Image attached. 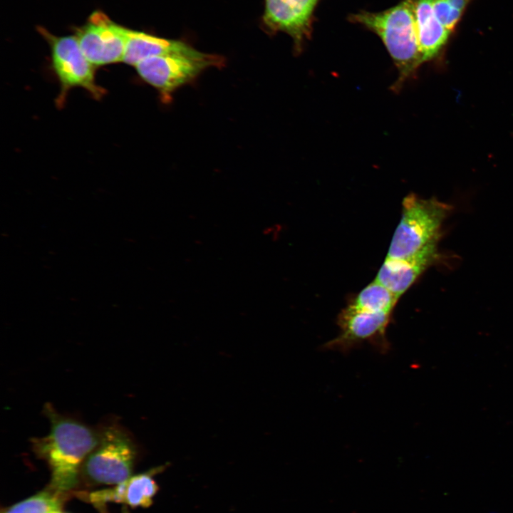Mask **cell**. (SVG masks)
<instances>
[{
  "mask_svg": "<svg viewBox=\"0 0 513 513\" xmlns=\"http://www.w3.org/2000/svg\"><path fill=\"white\" fill-rule=\"evenodd\" d=\"M43 412L51 423L50 432L44 437L32 438V449L51 470V489L67 491L77 484L84 461L97 445L99 428L63 415L49 403L44 405Z\"/></svg>",
  "mask_w": 513,
  "mask_h": 513,
  "instance_id": "obj_1",
  "label": "cell"
},
{
  "mask_svg": "<svg viewBox=\"0 0 513 513\" xmlns=\"http://www.w3.org/2000/svg\"><path fill=\"white\" fill-rule=\"evenodd\" d=\"M380 37L398 71L393 90L399 91L423 63L410 0L379 12L361 11L349 16Z\"/></svg>",
  "mask_w": 513,
  "mask_h": 513,
  "instance_id": "obj_2",
  "label": "cell"
},
{
  "mask_svg": "<svg viewBox=\"0 0 513 513\" xmlns=\"http://www.w3.org/2000/svg\"><path fill=\"white\" fill-rule=\"evenodd\" d=\"M450 206L435 198L407 195L402 203L400 221L394 232L387 257L406 259L438 241L440 229Z\"/></svg>",
  "mask_w": 513,
  "mask_h": 513,
  "instance_id": "obj_3",
  "label": "cell"
},
{
  "mask_svg": "<svg viewBox=\"0 0 513 513\" xmlns=\"http://www.w3.org/2000/svg\"><path fill=\"white\" fill-rule=\"evenodd\" d=\"M138 455L134 438L117 422L99 428V440L84 461L81 471L96 484L116 485L132 476Z\"/></svg>",
  "mask_w": 513,
  "mask_h": 513,
  "instance_id": "obj_4",
  "label": "cell"
},
{
  "mask_svg": "<svg viewBox=\"0 0 513 513\" xmlns=\"http://www.w3.org/2000/svg\"><path fill=\"white\" fill-rule=\"evenodd\" d=\"M224 63L222 56L197 50L191 53L150 57L135 67L140 77L159 92L164 102H167L177 88L196 78L204 70L222 67Z\"/></svg>",
  "mask_w": 513,
  "mask_h": 513,
  "instance_id": "obj_5",
  "label": "cell"
},
{
  "mask_svg": "<svg viewBox=\"0 0 513 513\" xmlns=\"http://www.w3.org/2000/svg\"><path fill=\"white\" fill-rule=\"evenodd\" d=\"M46 36L51 48L53 68L61 85L58 104L63 103L69 90L77 87L86 89L95 99L103 97L105 90L95 83V66L85 56L76 37H56L50 33Z\"/></svg>",
  "mask_w": 513,
  "mask_h": 513,
  "instance_id": "obj_6",
  "label": "cell"
},
{
  "mask_svg": "<svg viewBox=\"0 0 513 513\" xmlns=\"http://www.w3.org/2000/svg\"><path fill=\"white\" fill-rule=\"evenodd\" d=\"M128 31L103 13L95 11L77 30L76 37L89 62L100 66L123 61Z\"/></svg>",
  "mask_w": 513,
  "mask_h": 513,
  "instance_id": "obj_7",
  "label": "cell"
},
{
  "mask_svg": "<svg viewBox=\"0 0 513 513\" xmlns=\"http://www.w3.org/2000/svg\"><path fill=\"white\" fill-rule=\"evenodd\" d=\"M392 314L371 312L347 305L338 316L339 334L326 345V348L348 351L365 342L386 350V331Z\"/></svg>",
  "mask_w": 513,
  "mask_h": 513,
  "instance_id": "obj_8",
  "label": "cell"
},
{
  "mask_svg": "<svg viewBox=\"0 0 513 513\" xmlns=\"http://www.w3.org/2000/svg\"><path fill=\"white\" fill-rule=\"evenodd\" d=\"M320 0H264L262 28L269 34L284 32L299 53L312 32L314 12Z\"/></svg>",
  "mask_w": 513,
  "mask_h": 513,
  "instance_id": "obj_9",
  "label": "cell"
},
{
  "mask_svg": "<svg viewBox=\"0 0 513 513\" xmlns=\"http://www.w3.org/2000/svg\"><path fill=\"white\" fill-rule=\"evenodd\" d=\"M438 256L435 241L408 258L386 257L375 280L400 298Z\"/></svg>",
  "mask_w": 513,
  "mask_h": 513,
  "instance_id": "obj_10",
  "label": "cell"
},
{
  "mask_svg": "<svg viewBox=\"0 0 513 513\" xmlns=\"http://www.w3.org/2000/svg\"><path fill=\"white\" fill-rule=\"evenodd\" d=\"M163 467H158L150 472L131 476L112 489L94 492L89 496L90 501L95 504L117 502L133 507H147L152 503L159 489L152 476Z\"/></svg>",
  "mask_w": 513,
  "mask_h": 513,
  "instance_id": "obj_11",
  "label": "cell"
},
{
  "mask_svg": "<svg viewBox=\"0 0 513 513\" xmlns=\"http://www.w3.org/2000/svg\"><path fill=\"white\" fill-rule=\"evenodd\" d=\"M420 50L423 62L436 58L446 44L451 31L436 18L432 0H410Z\"/></svg>",
  "mask_w": 513,
  "mask_h": 513,
  "instance_id": "obj_12",
  "label": "cell"
},
{
  "mask_svg": "<svg viewBox=\"0 0 513 513\" xmlns=\"http://www.w3.org/2000/svg\"><path fill=\"white\" fill-rule=\"evenodd\" d=\"M196 51L183 41L163 38L129 29L123 61L135 66L150 57L172 53H191Z\"/></svg>",
  "mask_w": 513,
  "mask_h": 513,
  "instance_id": "obj_13",
  "label": "cell"
},
{
  "mask_svg": "<svg viewBox=\"0 0 513 513\" xmlns=\"http://www.w3.org/2000/svg\"><path fill=\"white\" fill-rule=\"evenodd\" d=\"M398 299V296L375 280L362 289L348 305L371 312L393 314Z\"/></svg>",
  "mask_w": 513,
  "mask_h": 513,
  "instance_id": "obj_14",
  "label": "cell"
},
{
  "mask_svg": "<svg viewBox=\"0 0 513 513\" xmlns=\"http://www.w3.org/2000/svg\"><path fill=\"white\" fill-rule=\"evenodd\" d=\"M58 492L46 490L21 501L4 513H57L61 512L62 500Z\"/></svg>",
  "mask_w": 513,
  "mask_h": 513,
  "instance_id": "obj_15",
  "label": "cell"
},
{
  "mask_svg": "<svg viewBox=\"0 0 513 513\" xmlns=\"http://www.w3.org/2000/svg\"><path fill=\"white\" fill-rule=\"evenodd\" d=\"M432 8L440 24L450 31L454 29L463 13L454 8L447 0H432Z\"/></svg>",
  "mask_w": 513,
  "mask_h": 513,
  "instance_id": "obj_16",
  "label": "cell"
},
{
  "mask_svg": "<svg viewBox=\"0 0 513 513\" xmlns=\"http://www.w3.org/2000/svg\"><path fill=\"white\" fill-rule=\"evenodd\" d=\"M472 0H447V1L455 9L463 12Z\"/></svg>",
  "mask_w": 513,
  "mask_h": 513,
  "instance_id": "obj_17",
  "label": "cell"
},
{
  "mask_svg": "<svg viewBox=\"0 0 513 513\" xmlns=\"http://www.w3.org/2000/svg\"><path fill=\"white\" fill-rule=\"evenodd\" d=\"M57 513H62V512H57Z\"/></svg>",
  "mask_w": 513,
  "mask_h": 513,
  "instance_id": "obj_18",
  "label": "cell"
}]
</instances>
